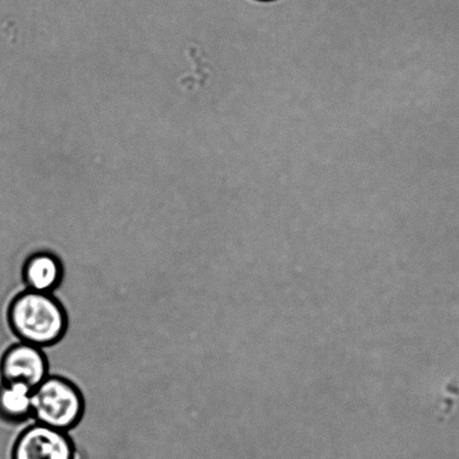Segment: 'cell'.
Returning a JSON list of instances; mask_svg holds the SVG:
<instances>
[{
  "label": "cell",
  "mask_w": 459,
  "mask_h": 459,
  "mask_svg": "<svg viewBox=\"0 0 459 459\" xmlns=\"http://www.w3.org/2000/svg\"><path fill=\"white\" fill-rule=\"evenodd\" d=\"M33 389L22 382H3L0 385V417L21 422L31 416Z\"/></svg>",
  "instance_id": "obj_6"
},
{
  "label": "cell",
  "mask_w": 459,
  "mask_h": 459,
  "mask_svg": "<svg viewBox=\"0 0 459 459\" xmlns=\"http://www.w3.org/2000/svg\"><path fill=\"white\" fill-rule=\"evenodd\" d=\"M12 459H75V448L65 431L36 422L17 438Z\"/></svg>",
  "instance_id": "obj_3"
},
{
  "label": "cell",
  "mask_w": 459,
  "mask_h": 459,
  "mask_svg": "<svg viewBox=\"0 0 459 459\" xmlns=\"http://www.w3.org/2000/svg\"><path fill=\"white\" fill-rule=\"evenodd\" d=\"M3 382H22L38 388L48 377V362L42 348L21 342L4 354L0 362Z\"/></svg>",
  "instance_id": "obj_4"
},
{
  "label": "cell",
  "mask_w": 459,
  "mask_h": 459,
  "mask_svg": "<svg viewBox=\"0 0 459 459\" xmlns=\"http://www.w3.org/2000/svg\"><path fill=\"white\" fill-rule=\"evenodd\" d=\"M84 400L78 386L61 377H48L33 391L31 417L36 422L67 431L79 424Z\"/></svg>",
  "instance_id": "obj_2"
},
{
  "label": "cell",
  "mask_w": 459,
  "mask_h": 459,
  "mask_svg": "<svg viewBox=\"0 0 459 459\" xmlns=\"http://www.w3.org/2000/svg\"><path fill=\"white\" fill-rule=\"evenodd\" d=\"M8 322L13 334L25 343L48 348L62 340L67 315L52 294L27 290L12 301Z\"/></svg>",
  "instance_id": "obj_1"
},
{
  "label": "cell",
  "mask_w": 459,
  "mask_h": 459,
  "mask_svg": "<svg viewBox=\"0 0 459 459\" xmlns=\"http://www.w3.org/2000/svg\"><path fill=\"white\" fill-rule=\"evenodd\" d=\"M22 278L27 290L52 294L62 281L61 261L49 252H38L27 259L22 268Z\"/></svg>",
  "instance_id": "obj_5"
},
{
  "label": "cell",
  "mask_w": 459,
  "mask_h": 459,
  "mask_svg": "<svg viewBox=\"0 0 459 459\" xmlns=\"http://www.w3.org/2000/svg\"><path fill=\"white\" fill-rule=\"evenodd\" d=\"M256 2H264V3H267V2H274V0H256Z\"/></svg>",
  "instance_id": "obj_7"
}]
</instances>
